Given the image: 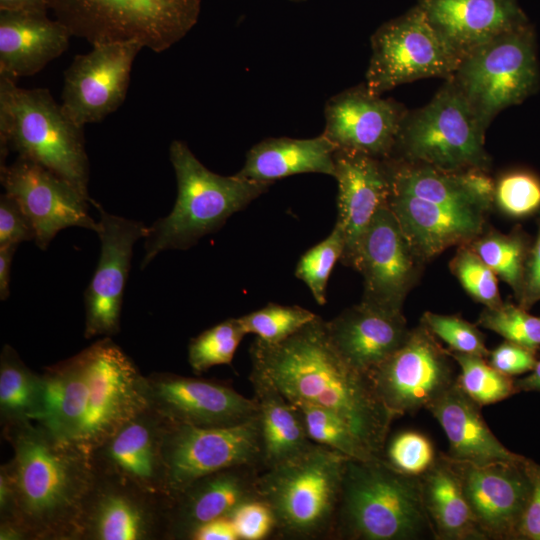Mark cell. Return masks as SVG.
Here are the masks:
<instances>
[{"mask_svg":"<svg viewBox=\"0 0 540 540\" xmlns=\"http://www.w3.org/2000/svg\"><path fill=\"white\" fill-rule=\"evenodd\" d=\"M252 366L263 371L289 401L326 408L346 421L366 446L383 457L395 419L378 396L371 376L348 363L333 345L326 321L316 317L276 344L258 338Z\"/></svg>","mask_w":540,"mask_h":540,"instance_id":"obj_1","label":"cell"},{"mask_svg":"<svg viewBox=\"0 0 540 540\" xmlns=\"http://www.w3.org/2000/svg\"><path fill=\"white\" fill-rule=\"evenodd\" d=\"M42 376L44 407L37 422L89 457L150 407L146 376L110 337L47 367Z\"/></svg>","mask_w":540,"mask_h":540,"instance_id":"obj_2","label":"cell"},{"mask_svg":"<svg viewBox=\"0 0 540 540\" xmlns=\"http://www.w3.org/2000/svg\"><path fill=\"white\" fill-rule=\"evenodd\" d=\"M3 432L13 457L0 469L12 488L16 524L27 540H77L95 476L90 457L38 422Z\"/></svg>","mask_w":540,"mask_h":540,"instance_id":"obj_3","label":"cell"},{"mask_svg":"<svg viewBox=\"0 0 540 540\" xmlns=\"http://www.w3.org/2000/svg\"><path fill=\"white\" fill-rule=\"evenodd\" d=\"M433 538L420 477L404 474L383 457L348 458L332 539Z\"/></svg>","mask_w":540,"mask_h":540,"instance_id":"obj_4","label":"cell"},{"mask_svg":"<svg viewBox=\"0 0 540 540\" xmlns=\"http://www.w3.org/2000/svg\"><path fill=\"white\" fill-rule=\"evenodd\" d=\"M170 160L177 179L172 211L148 226L141 269L162 251L185 250L200 238L219 230L234 213L268 191L272 183L222 176L207 169L180 140L170 145Z\"/></svg>","mask_w":540,"mask_h":540,"instance_id":"obj_5","label":"cell"},{"mask_svg":"<svg viewBox=\"0 0 540 540\" xmlns=\"http://www.w3.org/2000/svg\"><path fill=\"white\" fill-rule=\"evenodd\" d=\"M82 127L44 88L25 89L0 76L1 163L9 152L31 160L88 195L89 162Z\"/></svg>","mask_w":540,"mask_h":540,"instance_id":"obj_6","label":"cell"},{"mask_svg":"<svg viewBox=\"0 0 540 540\" xmlns=\"http://www.w3.org/2000/svg\"><path fill=\"white\" fill-rule=\"evenodd\" d=\"M348 458L315 443L298 457L261 471L258 495L273 513L274 535L297 540L333 537Z\"/></svg>","mask_w":540,"mask_h":540,"instance_id":"obj_7","label":"cell"},{"mask_svg":"<svg viewBox=\"0 0 540 540\" xmlns=\"http://www.w3.org/2000/svg\"><path fill=\"white\" fill-rule=\"evenodd\" d=\"M72 36L92 46L136 41L160 53L197 23L200 0H47Z\"/></svg>","mask_w":540,"mask_h":540,"instance_id":"obj_8","label":"cell"},{"mask_svg":"<svg viewBox=\"0 0 540 540\" xmlns=\"http://www.w3.org/2000/svg\"><path fill=\"white\" fill-rule=\"evenodd\" d=\"M485 130L450 79L423 107L407 111L391 159L444 171H488ZM389 159V158H388Z\"/></svg>","mask_w":540,"mask_h":540,"instance_id":"obj_9","label":"cell"},{"mask_svg":"<svg viewBox=\"0 0 540 540\" xmlns=\"http://www.w3.org/2000/svg\"><path fill=\"white\" fill-rule=\"evenodd\" d=\"M487 130L504 109L536 92L539 67L529 24L509 31L466 55L449 77Z\"/></svg>","mask_w":540,"mask_h":540,"instance_id":"obj_10","label":"cell"},{"mask_svg":"<svg viewBox=\"0 0 540 540\" xmlns=\"http://www.w3.org/2000/svg\"><path fill=\"white\" fill-rule=\"evenodd\" d=\"M371 52L364 84L377 95L419 79H448L461 62L417 4L374 32Z\"/></svg>","mask_w":540,"mask_h":540,"instance_id":"obj_11","label":"cell"},{"mask_svg":"<svg viewBox=\"0 0 540 540\" xmlns=\"http://www.w3.org/2000/svg\"><path fill=\"white\" fill-rule=\"evenodd\" d=\"M449 350L420 322L372 373L375 390L395 418L427 408L456 381Z\"/></svg>","mask_w":540,"mask_h":540,"instance_id":"obj_12","label":"cell"},{"mask_svg":"<svg viewBox=\"0 0 540 540\" xmlns=\"http://www.w3.org/2000/svg\"><path fill=\"white\" fill-rule=\"evenodd\" d=\"M94 472L77 540L167 539L170 496L148 492L115 475Z\"/></svg>","mask_w":540,"mask_h":540,"instance_id":"obj_13","label":"cell"},{"mask_svg":"<svg viewBox=\"0 0 540 540\" xmlns=\"http://www.w3.org/2000/svg\"><path fill=\"white\" fill-rule=\"evenodd\" d=\"M163 453L171 497L197 478L221 469L239 465L263 469L259 418L217 428L168 420Z\"/></svg>","mask_w":540,"mask_h":540,"instance_id":"obj_14","label":"cell"},{"mask_svg":"<svg viewBox=\"0 0 540 540\" xmlns=\"http://www.w3.org/2000/svg\"><path fill=\"white\" fill-rule=\"evenodd\" d=\"M424 264L386 204L362 236L352 266L363 277L361 302L389 313H402Z\"/></svg>","mask_w":540,"mask_h":540,"instance_id":"obj_15","label":"cell"},{"mask_svg":"<svg viewBox=\"0 0 540 540\" xmlns=\"http://www.w3.org/2000/svg\"><path fill=\"white\" fill-rule=\"evenodd\" d=\"M5 193L21 206L35 230L36 245L45 250L56 234L71 226L96 232L98 223L89 215L88 202L73 185L43 166L21 157L0 166Z\"/></svg>","mask_w":540,"mask_h":540,"instance_id":"obj_16","label":"cell"},{"mask_svg":"<svg viewBox=\"0 0 540 540\" xmlns=\"http://www.w3.org/2000/svg\"><path fill=\"white\" fill-rule=\"evenodd\" d=\"M142 48L136 41L113 42L75 56L64 72L61 106L78 126L103 120L123 103Z\"/></svg>","mask_w":540,"mask_h":540,"instance_id":"obj_17","label":"cell"},{"mask_svg":"<svg viewBox=\"0 0 540 540\" xmlns=\"http://www.w3.org/2000/svg\"><path fill=\"white\" fill-rule=\"evenodd\" d=\"M100 213L97 230L100 257L84 292L85 338L110 337L120 330V313L134 244L145 238L148 226L106 212L91 201Z\"/></svg>","mask_w":540,"mask_h":540,"instance_id":"obj_18","label":"cell"},{"mask_svg":"<svg viewBox=\"0 0 540 540\" xmlns=\"http://www.w3.org/2000/svg\"><path fill=\"white\" fill-rule=\"evenodd\" d=\"M526 460L476 464L451 458L468 505L486 539L517 540L531 492Z\"/></svg>","mask_w":540,"mask_h":540,"instance_id":"obj_19","label":"cell"},{"mask_svg":"<svg viewBox=\"0 0 540 540\" xmlns=\"http://www.w3.org/2000/svg\"><path fill=\"white\" fill-rule=\"evenodd\" d=\"M146 380L150 407L175 423L229 427L258 416L254 398L219 382L172 373H152Z\"/></svg>","mask_w":540,"mask_h":540,"instance_id":"obj_20","label":"cell"},{"mask_svg":"<svg viewBox=\"0 0 540 540\" xmlns=\"http://www.w3.org/2000/svg\"><path fill=\"white\" fill-rule=\"evenodd\" d=\"M407 109L397 101L371 93L365 84L332 96L325 104L322 134L336 150L390 158Z\"/></svg>","mask_w":540,"mask_h":540,"instance_id":"obj_21","label":"cell"},{"mask_svg":"<svg viewBox=\"0 0 540 540\" xmlns=\"http://www.w3.org/2000/svg\"><path fill=\"white\" fill-rule=\"evenodd\" d=\"M167 424L168 419L152 407L140 412L92 451L93 470L170 496L163 453Z\"/></svg>","mask_w":540,"mask_h":540,"instance_id":"obj_22","label":"cell"},{"mask_svg":"<svg viewBox=\"0 0 540 540\" xmlns=\"http://www.w3.org/2000/svg\"><path fill=\"white\" fill-rule=\"evenodd\" d=\"M263 469L239 465L201 476L171 497L167 540H191L214 519L231 516L243 503L260 499L257 480Z\"/></svg>","mask_w":540,"mask_h":540,"instance_id":"obj_23","label":"cell"},{"mask_svg":"<svg viewBox=\"0 0 540 540\" xmlns=\"http://www.w3.org/2000/svg\"><path fill=\"white\" fill-rule=\"evenodd\" d=\"M334 178L338 184L336 223L345 248L341 263L351 267L359 243L377 211L388 204L389 178L385 160L365 153L337 149Z\"/></svg>","mask_w":540,"mask_h":540,"instance_id":"obj_24","label":"cell"},{"mask_svg":"<svg viewBox=\"0 0 540 540\" xmlns=\"http://www.w3.org/2000/svg\"><path fill=\"white\" fill-rule=\"evenodd\" d=\"M417 5L461 60L502 34L529 24L518 0H419Z\"/></svg>","mask_w":540,"mask_h":540,"instance_id":"obj_25","label":"cell"},{"mask_svg":"<svg viewBox=\"0 0 540 540\" xmlns=\"http://www.w3.org/2000/svg\"><path fill=\"white\" fill-rule=\"evenodd\" d=\"M388 207L426 263L453 246L469 244L487 227L486 212L453 207L389 191Z\"/></svg>","mask_w":540,"mask_h":540,"instance_id":"obj_26","label":"cell"},{"mask_svg":"<svg viewBox=\"0 0 540 540\" xmlns=\"http://www.w3.org/2000/svg\"><path fill=\"white\" fill-rule=\"evenodd\" d=\"M326 328L343 358L369 375L404 343L410 331L403 313H389L363 302L326 321Z\"/></svg>","mask_w":540,"mask_h":540,"instance_id":"obj_27","label":"cell"},{"mask_svg":"<svg viewBox=\"0 0 540 540\" xmlns=\"http://www.w3.org/2000/svg\"><path fill=\"white\" fill-rule=\"evenodd\" d=\"M71 36L47 11H0V76L16 81L38 73L67 49Z\"/></svg>","mask_w":540,"mask_h":540,"instance_id":"obj_28","label":"cell"},{"mask_svg":"<svg viewBox=\"0 0 540 540\" xmlns=\"http://www.w3.org/2000/svg\"><path fill=\"white\" fill-rule=\"evenodd\" d=\"M385 163L390 192L486 213L494 207L495 180L488 171L473 169L451 172L391 158L385 159Z\"/></svg>","mask_w":540,"mask_h":540,"instance_id":"obj_29","label":"cell"},{"mask_svg":"<svg viewBox=\"0 0 540 540\" xmlns=\"http://www.w3.org/2000/svg\"><path fill=\"white\" fill-rule=\"evenodd\" d=\"M442 427L448 455L476 464L521 461L526 457L507 449L492 433L481 414V406L455 383L426 408Z\"/></svg>","mask_w":540,"mask_h":540,"instance_id":"obj_30","label":"cell"},{"mask_svg":"<svg viewBox=\"0 0 540 540\" xmlns=\"http://www.w3.org/2000/svg\"><path fill=\"white\" fill-rule=\"evenodd\" d=\"M249 380L258 406L263 470L309 450L315 443L309 438L296 406L259 368L252 366Z\"/></svg>","mask_w":540,"mask_h":540,"instance_id":"obj_31","label":"cell"},{"mask_svg":"<svg viewBox=\"0 0 540 540\" xmlns=\"http://www.w3.org/2000/svg\"><path fill=\"white\" fill-rule=\"evenodd\" d=\"M335 151V146L323 134L307 139L267 138L247 152L245 163L237 174L266 183L303 173L333 177Z\"/></svg>","mask_w":540,"mask_h":540,"instance_id":"obj_32","label":"cell"},{"mask_svg":"<svg viewBox=\"0 0 540 540\" xmlns=\"http://www.w3.org/2000/svg\"><path fill=\"white\" fill-rule=\"evenodd\" d=\"M420 480L423 504L436 540H486L448 454H438Z\"/></svg>","mask_w":540,"mask_h":540,"instance_id":"obj_33","label":"cell"},{"mask_svg":"<svg viewBox=\"0 0 540 540\" xmlns=\"http://www.w3.org/2000/svg\"><path fill=\"white\" fill-rule=\"evenodd\" d=\"M44 380L5 344L0 356V418L3 427L37 422L43 413Z\"/></svg>","mask_w":540,"mask_h":540,"instance_id":"obj_34","label":"cell"},{"mask_svg":"<svg viewBox=\"0 0 540 540\" xmlns=\"http://www.w3.org/2000/svg\"><path fill=\"white\" fill-rule=\"evenodd\" d=\"M533 239L516 225L509 233L486 229L467 244L519 299Z\"/></svg>","mask_w":540,"mask_h":540,"instance_id":"obj_35","label":"cell"},{"mask_svg":"<svg viewBox=\"0 0 540 540\" xmlns=\"http://www.w3.org/2000/svg\"><path fill=\"white\" fill-rule=\"evenodd\" d=\"M291 403L301 413L308 436L314 443L336 450L349 458L368 460L378 457L351 426L334 412L303 400Z\"/></svg>","mask_w":540,"mask_h":540,"instance_id":"obj_36","label":"cell"},{"mask_svg":"<svg viewBox=\"0 0 540 540\" xmlns=\"http://www.w3.org/2000/svg\"><path fill=\"white\" fill-rule=\"evenodd\" d=\"M460 373L457 383L462 391L478 405L500 402L517 393L513 377L492 367L486 358L450 351Z\"/></svg>","mask_w":540,"mask_h":540,"instance_id":"obj_37","label":"cell"},{"mask_svg":"<svg viewBox=\"0 0 540 540\" xmlns=\"http://www.w3.org/2000/svg\"><path fill=\"white\" fill-rule=\"evenodd\" d=\"M246 332L239 318H229L191 339L188 362L195 373L230 365Z\"/></svg>","mask_w":540,"mask_h":540,"instance_id":"obj_38","label":"cell"},{"mask_svg":"<svg viewBox=\"0 0 540 540\" xmlns=\"http://www.w3.org/2000/svg\"><path fill=\"white\" fill-rule=\"evenodd\" d=\"M345 248V238L341 227L335 223L331 233L320 243L306 251L299 259L295 275L311 291L315 301L324 305L329 276Z\"/></svg>","mask_w":540,"mask_h":540,"instance_id":"obj_39","label":"cell"},{"mask_svg":"<svg viewBox=\"0 0 540 540\" xmlns=\"http://www.w3.org/2000/svg\"><path fill=\"white\" fill-rule=\"evenodd\" d=\"M494 206L505 216L523 219L540 212V177L528 169H512L495 181Z\"/></svg>","mask_w":540,"mask_h":540,"instance_id":"obj_40","label":"cell"},{"mask_svg":"<svg viewBox=\"0 0 540 540\" xmlns=\"http://www.w3.org/2000/svg\"><path fill=\"white\" fill-rule=\"evenodd\" d=\"M316 314L300 306H285L268 303L265 307L239 317L246 334H254L256 338L276 344L289 338Z\"/></svg>","mask_w":540,"mask_h":540,"instance_id":"obj_41","label":"cell"},{"mask_svg":"<svg viewBox=\"0 0 540 540\" xmlns=\"http://www.w3.org/2000/svg\"><path fill=\"white\" fill-rule=\"evenodd\" d=\"M477 325L529 348H540V316L510 301H503L496 307H484Z\"/></svg>","mask_w":540,"mask_h":540,"instance_id":"obj_42","label":"cell"},{"mask_svg":"<svg viewBox=\"0 0 540 540\" xmlns=\"http://www.w3.org/2000/svg\"><path fill=\"white\" fill-rule=\"evenodd\" d=\"M449 269L474 301L484 307H496L503 302L498 277L467 244L458 246Z\"/></svg>","mask_w":540,"mask_h":540,"instance_id":"obj_43","label":"cell"},{"mask_svg":"<svg viewBox=\"0 0 540 540\" xmlns=\"http://www.w3.org/2000/svg\"><path fill=\"white\" fill-rule=\"evenodd\" d=\"M436 454L432 441L422 432L404 430L387 439L383 458L396 470L421 477L434 464Z\"/></svg>","mask_w":540,"mask_h":540,"instance_id":"obj_44","label":"cell"},{"mask_svg":"<svg viewBox=\"0 0 540 540\" xmlns=\"http://www.w3.org/2000/svg\"><path fill=\"white\" fill-rule=\"evenodd\" d=\"M429 331L446 343L448 350L481 356L487 359L490 350L485 345V336L472 324L458 315H443L430 311L423 313L420 320Z\"/></svg>","mask_w":540,"mask_h":540,"instance_id":"obj_45","label":"cell"},{"mask_svg":"<svg viewBox=\"0 0 540 540\" xmlns=\"http://www.w3.org/2000/svg\"><path fill=\"white\" fill-rule=\"evenodd\" d=\"M239 540H262L275 532L270 507L261 499L240 505L231 515Z\"/></svg>","mask_w":540,"mask_h":540,"instance_id":"obj_46","label":"cell"},{"mask_svg":"<svg viewBox=\"0 0 540 540\" xmlns=\"http://www.w3.org/2000/svg\"><path fill=\"white\" fill-rule=\"evenodd\" d=\"M35 239L34 227L19 205L9 194L0 197V246Z\"/></svg>","mask_w":540,"mask_h":540,"instance_id":"obj_47","label":"cell"},{"mask_svg":"<svg viewBox=\"0 0 540 540\" xmlns=\"http://www.w3.org/2000/svg\"><path fill=\"white\" fill-rule=\"evenodd\" d=\"M487 361L499 372L513 377L533 370L538 361L537 350L504 340L489 352Z\"/></svg>","mask_w":540,"mask_h":540,"instance_id":"obj_48","label":"cell"},{"mask_svg":"<svg viewBox=\"0 0 540 540\" xmlns=\"http://www.w3.org/2000/svg\"><path fill=\"white\" fill-rule=\"evenodd\" d=\"M526 468L531 479V492L517 540H540V464L527 458Z\"/></svg>","mask_w":540,"mask_h":540,"instance_id":"obj_49","label":"cell"},{"mask_svg":"<svg viewBox=\"0 0 540 540\" xmlns=\"http://www.w3.org/2000/svg\"><path fill=\"white\" fill-rule=\"evenodd\" d=\"M540 301V215L537 219V233L532 241L526 263L523 288L517 304L529 310Z\"/></svg>","mask_w":540,"mask_h":540,"instance_id":"obj_50","label":"cell"},{"mask_svg":"<svg viewBox=\"0 0 540 540\" xmlns=\"http://www.w3.org/2000/svg\"><path fill=\"white\" fill-rule=\"evenodd\" d=\"M191 540H239L231 516H224L200 526Z\"/></svg>","mask_w":540,"mask_h":540,"instance_id":"obj_51","label":"cell"},{"mask_svg":"<svg viewBox=\"0 0 540 540\" xmlns=\"http://www.w3.org/2000/svg\"><path fill=\"white\" fill-rule=\"evenodd\" d=\"M17 244L0 246V298L6 300L10 294V274Z\"/></svg>","mask_w":540,"mask_h":540,"instance_id":"obj_52","label":"cell"},{"mask_svg":"<svg viewBox=\"0 0 540 540\" xmlns=\"http://www.w3.org/2000/svg\"><path fill=\"white\" fill-rule=\"evenodd\" d=\"M47 11V0H0V11Z\"/></svg>","mask_w":540,"mask_h":540,"instance_id":"obj_53","label":"cell"},{"mask_svg":"<svg viewBox=\"0 0 540 540\" xmlns=\"http://www.w3.org/2000/svg\"><path fill=\"white\" fill-rule=\"evenodd\" d=\"M515 388L517 393L540 392V360L527 376L515 380Z\"/></svg>","mask_w":540,"mask_h":540,"instance_id":"obj_54","label":"cell"},{"mask_svg":"<svg viewBox=\"0 0 540 540\" xmlns=\"http://www.w3.org/2000/svg\"><path fill=\"white\" fill-rule=\"evenodd\" d=\"M290 1H293V2H303V1H306V0H290Z\"/></svg>","mask_w":540,"mask_h":540,"instance_id":"obj_55","label":"cell"}]
</instances>
